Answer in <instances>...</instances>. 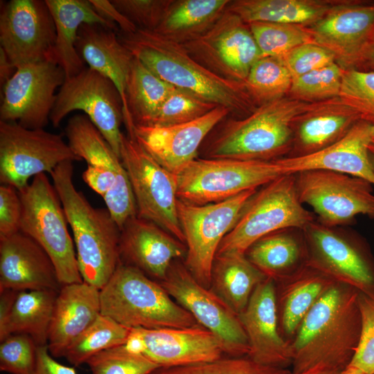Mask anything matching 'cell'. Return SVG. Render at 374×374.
Returning a JSON list of instances; mask_svg holds the SVG:
<instances>
[{"mask_svg":"<svg viewBox=\"0 0 374 374\" xmlns=\"http://www.w3.org/2000/svg\"><path fill=\"white\" fill-rule=\"evenodd\" d=\"M359 294L337 282L315 303L290 341L292 373L317 366L345 371L361 335Z\"/></svg>","mask_w":374,"mask_h":374,"instance_id":"1","label":"cell"},{"mask_svg":"<svg viewBox=\"0 0 374 374\" xmlns=\"http://www.w3.org/2000/svg\"><path fill=\"white\" fill-rule=\"evenodd\" d=\"M132 55L149 70L174 87L228 109L231 116L242 118L258 106L244 84L224 78L197 60L177 42L149 30L118 35Z\"/></svg>","mask_w":374,"mask_h":374,"instance_id":"2","label":"cell"},{"mask_svg":"<svg viewBox=\"0 0 374 374\" xmlns=\"http://www.w3.org/2000/svg\"><path fill=\"white\" fill-rule=\"evenodd\" d=\"M313 103L288 96L259 105L249 115L227 116L204 140L205 159L274 161L292 149L296 118Z\"/></svg>","mask_w":374,"mask_h":374,"instance_id":"3","label":"cell"},{"mask_svg":"<svg viewBox=\"0 0 374 374\" xmlns=\"http://www.w3.org/2000/svg\"><path fill=\"white\" fill-rule=\"evenodd\" d=\"M73 173V161H67L50 175L73 232L83 281L100 290L121 263V229L107 208L93 207L76 189Z\"/></svg>","mask_w":374,"mask_h":374,"instance_id":"4","label":"cell"},{"mask_svg":"<svg viewBox=\"0 0 374 374\" xmlns=\"http://www.w3.org/2000/svg\"><path fill=\"white\" fill-rule=\"evenodd\" d=\"M101 314L130 329L199 325L163 287L137 268L120 263L100 290Z\"/></svg>","mask_w":374,"mask_h":374,"instance_id":"5","label":"cell"},{"mask_svg":"<svg viewBox=\"0 0 374 374\" xmlns=\"http://www.w3.org/2000/svg\"><path fill=\"white\" fill-rule=\"evenodd\" d=\"M65 134L73 153L87 164L82 173L84 181L103 197L121 229L137 215L134 193L121 159L85 114L73 116L68 121Z\"/></svg>","mask_w":374,"mask_h":374,"instance_id":"6","label":"cell"},{"mask_svg":"<svg viewBox=\"0 0 374 374\" xmlns=\"http://www.w3.org/2000/svg\"><path fill=\"white\" fill-rule=\"evenodd\" d=\"M314 220L299 199L294 174H283L251 196L216 255L245 254L252 244L267 234L289 228L303 230Z\"/></svg>","mask_w":374,"mask_h":374,"instance_id":"7","label":"cell"},{"mask_svg":"<svg viewBox=\"0 0 374 374\" xmlns=\"http://www.w3.org/2000/svg\"><path fill=\"white\" fill-rule=\"evenodd\" d=\"M19 194L22 206L19 231L47 253L62 286L82 282L62 202L46 173L33 177Z\"/></svg>","mask_w":374,"mask_h":374,"instance_id":"8","label":"cell"},{"mask_svg":"<svg viewBox=\"0 0 374 374\" xmlns=\"http://www.w3.org/2000/svg\"><path fill=\"white\" fill-rule=\"evenodd\" d=\"M283 174L276 160L197 157L177 175V198L196 205L216 203L258 189Z\"/></svg>","mask_w":374,"mask_h":374,"instance_id":"9","label":"cell"},{"mask_svg":"<svg viewBox=\"0 0 374 374\" xmlns=\"http://www.w3.org/2000/svg\"><path fill=\"white\" fill-rule=\"evenodd\" d=\"M257 190L251 189L226 200L204 205L177 200V214L186 247L185 266L203 286L210 287L218 247Z\"/></svg>","mask_w":374,"mask_h":374,"instance_id":"10","label":"cell"},{"mask_svg":"<svg viewBox=\"0 0 374 374\" xmlns=\"http://www.w3.org/2000/svg\"><path fill=\"white\" fill-rule=\"evenodd\" d=\"M121 159L134 193L137 217L161 227L182 243L177 209V175L156 161L135 138L123 135Z\"/></svg>","mask_w":374,"mask_h":374,"instance_id":"11","label":"cell"},{"mask_svg":"<svg viewBox=\"0 0 374 374\" xmlns=\"http://www.w3.org/2000/svg\"><path fill=\"white\" fill-rule=\"evenodd\" d=\"M80 160L60 134L0 121V181L4 185L19 191L30 177Z\"/></svg>","mask_w":374,"mask_h":374,"instance_id":"12","label":"cell"},{"mask_svg":"<svg viewBox=\"0 0 374 374\" xmlns=\"http://www.w3.org/2000/svg\"><path fill=\"white\" fill-rule=\"evenodd\" d=\"M294 175L301 203L312 208L321 224H348L361 214L374 218L373 185L370 182L328 170H303Z\"/></svg>","mask_w":374,"mask_h":374,"instance_id":"13","label":"cell"},{"mask_svg":"<svg viewBox=\"0 0 374 374\" xmlns=\"http://www.w3.org/2000/svg\"><path fill=\"white\" fill-rule=\"evenodd\" d=\"M159 283L199 325L216 337L224 354L231 357L248 355L249 341L239 315L210 288L197 282L185 265L174 262Z\"/></svg>","mask_w":374,"mask_h":374,"instance_id":"14","label":"cell"},{"mask_svg":"<svg viewBox=\"0 0 374 374\" xmlns=\"http://www.w3.org/2000/svg\"><path fill=\"white\" fill-rule=\"evenodd\" d=\"M75 110L82 111L103 135L121 159L124 121L123 103L115 85L107 78L87 67L66 78L60 87L50 115L53 127Z\"/></svg>","mask_w":374,"mask_h":374,"instance_id":"15","label":"cell"},{"mask_svg":"<svg viewBox=\"0 0 374 374\" xmlns=\"http://www.w3.org/2000/svg\"><path fill=\"white\" fill-rule=\"evenodd\" d=\"M307 262L374 299V259L365 244L317 220L303 229Z\"/></svg>","mask_w":374,"mask_h":374,"instance_id":"16","label":"cell"},{"mask_svg":"<svg viewBox=\"0 0 374 374\" xmlns=\"http://www.w3.org/2000/svg\"><path fill=\"white\" fill-rule=\"evenodd\" d=\"M182 45L212 72L243 84L262 57L248 24L227 10L204 34Z\"/></svg>","mask_w":374,"mask_h":374,"instance_id":"17","label":"cell"},{"mask_svg":"<svg viewBox=\"0 0 374 374\" xmlns=\"http://www.w3.org/2000/svg\"><path fill=\"white\" fill-rule=\"evenodd\" d=\"M65 79L62 69L50 60L17 68L3 86L0 121L44 129L56 100L55 91Z\"/></svg>","mask_w":374,"mask_h":374,"instance_id":"18","label":"cell"},{"mask_svg":"<svg viewBox=\"0 0 374 374\" xmlns=\"http://www.w3.org/2000/svg\"><path fill=\"white\" fill-rule=\"evenodd\" d=\"M55 37V23L45 0H11L1 8V48L15 69L54 62Z\"/></svg>","mask_w":374,"mask_h":374,"instance_id":"19","label":"cell"},{"mask_svg":"<svg viewBox=\"0 0 374 374\" xmlns=\"http://www.w3.org/2000/svg\"><path fill=\"white\" fill-rule=\"evenodd\" d=\"M309 28L313 42L344 69H353L374 38V1L344 0Z\"/></svg>","mask_w":374,"mask_h":374,"instance_id":"20","label":"cell"},{"mask_svg":"<svg viewBox=\"0 0 374 374\" xmlns=\"http://www.w3.org/2000/svg\"><path fill=\"white\" fill-rule=\"evenodd\" d=\"M230 116L228 109L217 106L204 116L182 124L134 125V137L156 161L177 175L197 158L203 142L214 127Z\"/></svg>","mask_w":374,"mask_h":374,"instance_id":"21","label":"cell"},{"mask_svg":"<svg viewBox=\"0 0 374 374\" xmlns=\"http://www.w3.org/2000/svg\"><path fill=\"white\" fill-rule=\"evenodd\" d=\"M239 317L247 335V357L266 366L286 368L292 364L291 344L279 328L275 280L265 278L253 290Z\"/></svg>","mask_w":374,"mask_h":374,"instance_id":"22","label":"cell"},{"mask_svg":"<svg viewBox=\"0 0 374 374\" xmlns=\"http://www.w3.org/2000/svg\"><path fill=\"white\" fill-rule=\"evenodd\" d=\"M186 247L161 227L137 216L129 219L121 229V263L134 267L160 282L175 260L186 256Z\"/></svg>","mask_w":374,"mask_h":374,"instance_id":"23","label":"cell"},{"mask_svg":"<svg viewBox=\"0 0 374 374\" xmlns=\"http://www.w3.org/2000/svg\"><path fill=\"white\" fill-rule=\"evenodd\" d=\"M61 287L51 258L33 238L19 231L0 239V292Z\"/></svg>","mask_w":374,"mask_h":374,"instance_id":"24","label":"cell"},{"mask_svg":"<svg viewBox=\"0 0 374 374\" xmlns=\"http://www.w3.org/2000/svg\"><path fill=\"white\" fill-rule=\"evenodd\" d=\"M371 124L360 120L340 140L311 154L277 159L284 174L328 170L362 178L374 186L368 145Z\"/></svg>","mask_w":374,"mask_h":374,"instance_id":"25","label":"cell"},{"mask_svg":"<svg viewBox=\"0 0 374 374\" xmlns=\"http://www.w3.org/2000/svg\"><path fill=\"white\" fill-rule=\"evenodd\" d=\"M145 344L143 355L161 368L211 362L222 357L216 337L197 325L188 328H138Z\"/></svg>","mask_w":374,"mask_h":374,"instance_id":"26","label":"cell"},{"mask_svg":"<svg viewBox=\"0 0 374 374\" xmlns=\"http://www.w3.org/2000/svg\"><path fill=\"white\" fill-rule=\"evenodd\" d=\"M75 48L88 67L109 79L118 89L123 103V123L127 134L134 132L125 89L134 58L121 43L115 30L99 24H82L78 30Z\"/></svg>","mask_w":374,"mask_h":374,"instance_id":"27","label":"cell"},{"mask_svg":"<svg viewBox=\"0 0 374 374\" xmlns=\"http://www.w3.org/2000/svg\"><path fill=\"white\" fill-rule=\"evenodd\" d=\"M360 120L359 114L339 97L313 103L296 118L292 149L285 157L320 151L343 138Z\"/></svg>","mask_w":374,"mask_h":374,"instance_id":"28","label":"cell"},{"mask_svg":"<svg viewBox=\"0 0 374 374\" xmlns=\"http://www.w3.org/2000/svg\"><path fill=\"white\" fill-rule=\"evenodd\" d=\"M101 314L100 290L84 282L62 285L56 297L48 349L64 357L72 342Z\"/></svg>","mask_w":374,"mask_h":374,"instance_id":"29","label":"cell"},{"mask_svg":"<svg viewBox=\"0 0 374 374\" xmlns=\"http://www.w3.org/2000/svg\"><path fill=\"white\" fill-rule=\"evenodd\" d=\"M279 326L284 335L294 336L315 303L336 283L331 276L305 262L292 274L277 280Z\"/></svg>","mask_w":374,"mask_h":374,"instance_id":"30","label":"cell"},{"mask_svg":"<svg viewBox=\"0 0 374 374\" xmlns=\"http://www.w3.org/2000/svg\"><path fill=\"white\" fill-rule=\"evenodd\" d=\"M53 17L56 32L53 60L64 71L66 78L78 75L85 67L75 43L82 24H99L116 31L96 11L89 0H45Z\"/></svg>","mask_w":374,"mask_h":374,"instance_id":"31","label":"cell"},{"mask_svg":"<svg viewBox=\"0 0 374 374\" xmlns=\"http://www.w3.org/2000/svg\"><path fill=\"white\" fill-rule=\"evenodd\" d=\"M245 256L267 277L277 280L292 274L306 261L303 230L289 228L267 234L252 244Z\"/></svg>","mask_w":374,"mask_h":374,"instance_id":"32","label":"cell"},{"mask_svg":"<svg viewBox=\"0 0 374 374\" xmlns=\"http://www.w3.org/2000/svg\"><path fill=\"white\" fill-rule=\"evenodd\" d=\"M344 0H231L226 9L245 23L254 21L310 26Z\"/></svg>","mask_w":374,"mask_h":374,"instance_id":"33","label":"cell"},{"mask_svg":"<svg viewBox=\"0 0 374 374\" xmlns=\"http://www.w3.org/2000/svg\"><path fill=\"white\" fill-rule=\"evenodd\" d=\"M267 276L242 253L216 255L210 289L235 313H241L256 287Z\"/></svg>","mask_w":374,"mask_h":374,"instance_id":"34","label":"cell"},{"mask_svg":"<svg viewBox=\"0 0 374 374\" xmlns=\"http://www.w3.org/2000/svg\"><path fill=\"white\" fill-rule=\"evenodd\" d=\"M230 0H172L153 30L181 44L208 31L225 12Z\"/></svg>","mask_w":374,"mask_h":374,"instance_id":"35","label":"cell"},{"mask_svg":"<svg viewBox=\"0 0 374 374\" xmlns=\"http://www.w3.org/2000/svg\"><path fill=\"white\" fill-rule=\"evenodd\" d=\"M58 292H19L6 325L0 332V341L12 334H24L30 337L38 346L47 345Z\"/></svg>","mask_w":374,"mask_h":374,"instance_id":"36","label":"cell"},{"mask_svg":"<svg viewBox=\"0 0 374 374\" xmlns=\"http://www.w3.org/2000/svg\"><path fill=\"white\" fill-rule=\"evenodd\" d=\"M175 89L134 57L125 89L127 106L134 125L150 126Z\"/></svg>","mask_w":374,"mask_h":374,"instance_id":"37","label":"cell"},{"mask_svg":"<svg viewBox=\"0 0 374 374\" xmlns=\"http://www.w3.org/2000/svg\"><path fill=\"white\" fill-rule=\"evenodd\" d=\"M131 329L110 317L100 314L69 346L64 357L78 366L107 349L124 345Z\"/></svg>","mask_w":374,"mask_h":374,"instance_id":"38","label":"cell"},{"mask_svg":"<svg viewBox=\"0 0 374 374\" xmlns=\"http://www.w3.org/2000/svg\"><path fill=\"white\" fill-rule=\"evenodd\" d=\"M293 78L281 57H262L251 69L245 87L258 106L287 96Z\"/></svg>","mask_w":374,"mask_h":374,"instance_id":"39","label":"cell"},{"mask_svg":"<svg viewBox=\"0 0 374 374\" xmlns=\"http://www.w3.org/2000/svg\"><path fill=\"white\" fill-rule=\"evenodd\" d=\"M262 57H282L294 48L313 42L309 27L265 21L248 24Z\"/></svg>","mask_w":374,"mask_h":374,"instance_id":"40","label":"cell"},{"mask_svg":"<svg viewBox=\"0 0 374 374\" xmlns=\"http://www.w3.org/2000/svg\"><path fill=\"white\" fill-rule=\"evenodd\" d=\"M344 71L335 62L294 78L287 96L310 103L339 97Z\"/></svg>","mask_w":374,"mask_h":374,"instance_id":"41","label":"cell"},{"mask_svg":"<svg viewBox=\"0 0 374 374\" xmlns=\"http://www.w3.org/2000/svg\"><path fill=\"white\" fill-rule=\"evenodd\" d=\"M287 368L258 364L247 356L221 357L187 366L159 368L151 374H290Z\"/></svg>","mask_w":374,"mask_h":374,"instance_id":"42","label":"cell"},{"mask_svg":"<svg viewBox=\"0 0 374 374\" xmlns=\"http://www.w3.org/2000/svg\"><path fill=\"white\" fill-rule=\"evenodd\" d=\"M86 364L92 374H151L161 368L144 355L130 353L124 345L103 350Z\"/></svg>","mask_w":374,"mask_h":374,"instance_id":"43","label":"cell"},{"mask_svg":"<svg viewBox=\"0 0 374 374\" xmlns=\"http://www.w3.org/2000/svg\"><path fill=\"white\" fill-rule=\"evenodd\" d=\"M217 105L175 88L161 107L150 126H171L196 120Z\"/></svg>","mask_w":374,"mask_h":374,"instance_id":"44","label":"cell"},{"mask_svg":"<svg viewBox=\"0 0 374 374\" xmlns=\"http://www.w3.org/2000/svg\"><path fill=\"white\" fill-rule=\"evenodd\" d=\"M339 97L374 125V71L344 69Z\"/></svg>","mask_w":374,"mask_h":374,"instance_id":"45","label":"cell"},{"mask_svg":"<svg viewBox=\"0 0 374 374\" xmlns=\"http://www.w3.org/2000/svg\"><path fill=\"white\" fill-rule=\"evenodd\" d=\"M38 346L27 335L12 334L0 344V370L10 374H33Z\"/></svg>","mask_w":374,"mask_h":374,"instance_id":"46","label":"cell"},{"mask_svg":"<svg viewBox=\"0 0 374 374\" xmlns=\"http://www.w3.org/2000/svg\"><path fill=\"white\" fill-rule=\"evenodd\" d=\"M362 330L355 355L344 372L374 373V299L359 292Z\"/></svg>","mask_w":374,"mask_h":374,"instance_id":"47","label":"cell"},{"mask_svg":"<svg viewBox=\"0 0 374 374\" xmlns=\"http://www.w3.org/2000/svg\"><path fill=\"white\" fill-rule=\"evenodd\" d=\"M172 0H112L113 5L138 28L154 30Z\"/></svg>","mask_w":374,"mask_h":374,"instance_id":"48","label":"cell"},{"mask_svg":"<svg viewBox=\"0 0 374 374\" xmlns=\"http://www.w3.org/2000/svg\"><path fill=\"white\" fill-rule=\"evenodd\" d=\"M281 58L293 80L336 62L331 51L314 42L299 45Z\"/></svg>","mask_w":374,"mask_h":374,"instance_id":"49","label":"cell"},{"mask_svg":"<svg viewBox=\"0 0 374 374\" xmlns=\"http://www.w3.org/2000/svg\"><path fill=\"white\" fill-rule=\"evenodd\" d=\"M22 206L19 191L13 186H0V239L19 231Z\"/></svg>","mask_w":374,"mask_h":374,"instance_id":"50","label":"cell"},{"mask_svg":"<svg viewBox=\"0 0 374 374\" xmlns=\"http://www.w3.org/2000/svg\"><path fill=\"white\" fill-rule=\"evenodd\" d=\"M91 5L104 19L119 28L124 33H134L138 28L123 15L111 2L107 0H89Z\"/></svg>","mask_w":374,"mask_h":374,"instance_id":"51","label":"cell"},{"mask_svg":"<svg viewBox=\"0 0 374 374\" xmlns=\"http://www.w3.org/2000/svg\"><path fill=\"white\" fill-rule=\"evenodd\" d=\"M33 374H78L74 366L64 365L55 359L47 345L37 347V364Z\"/></svg>","mask_w":374,"mask_h":374,"instance_id":"52","label":"cell"},{"mask_svg":"<svg viewBox=\"0 0 374 374\" xmlns=\"http://www.w3.org/2000/svg\"><path fill=\"white\" fill-rule=\"evenodd\" d=\"M19 292L12 290L0 292V332L6 325Z\"/></svg>","mask_w":374,"mask_h":374,"instance_id":"53","label":"cell"},{"mask_svg":"<svg viewBox=\"0 0 374 374\" xmlns=\"http://www.w3.org/2000/svg\"><path fill=\"white\" fill-rule=\"evenodd\" d=\"M353 69L374 71V38L363 52Z\"/></svg>","mask_w":374,"mask_h":374,"instance_id":"54","label":"cell"},{"mask_svg":"<svg viewBox=\"0 0 374 374\" xmlns=\"http://www.w3.org/2000/svg\"><path fill=\"white\" fill-rule=\"evenodd\" d=\"M15 70L6 53L0 47V84L1 87L12 77Z\"/></svg>","mask_w":374,"mask_h":374,"instance_id":"55","label":"cell"},{"mask_svg":"<svg viewBox=\"0 0 374 374\" xmlns=\"http://www.w3.org/2000/svg\"><path fill=\"white\" fill-rule=\"evenodd\" d=\"M290 374H343V372L330 368L317 366L298 373H292L291 372Z\"/></svg>","mask_w":374,"mask_h":374,"instance_id":"56","label":"cell"},{"mask_svg":"<svg viewBox=\"0 0 374 374\" xmlns=\"http://www.w3.org/2000/svg\"><path fill=\"white\" fill-rule=\"evenodd\" d=\"M368 152H369V156L371 162L374 170V140H372V141L368 145Z\"/></svg>","mask_w":374,"mask_h":374,"instance_id":"57","label":"cell"},{"mask_svg":"<svg viewBox=\"0 0 374 374\" xmlns=\"http://www.w3.org/2000/svg\"><path fill=\"white\" fill-rule=\"evenodd\" d=\"M343 374H363L359 371L343 372Z\"/></svg>","mask_w":374,"mask_h":374,"instance_id":"58","label":"cell"},{"mask_svg":"<svg viewBox=\"0 0 374 374\" xmlns=\"http://www.w3.org/2000/svg\"><path fill=\"white\" fill-rule=\"evenodd\" d=\"M371 134L372 139L374 140V125H371Z\"/></svg>","mask_w":374,"mask_h":374,"instance_id":"59","label":"cell"},{"mask_svg":"<svg viewBox=\"0 0 374 374\" xmlns=\"http://www.w3.org/2000/svg\"><path fill=\"white\" fill-rule=\"evenodd\" d=\"M374 374V373H373Z\"/></svg>","mask_w":374,"mask_h":374,"instance_id":"60","label":"cell"}]
</instances>
